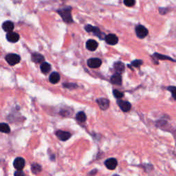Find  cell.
Returning <instances> with one entry per match:
<instances>
[{
  "label": "cell",
  "mask_w": 176,
  "mask_h": 176,
  "mask_svg": "<svg viewBox=\"0 0 176 176\" xmlns=\"http://www.w3.org/2000/svg\"><path fill=\"white\" fill-rule=\"evenodd\" d=\"M58 12L59 13L61 16L62 19H64L66 23H71V22H72L70 8H63L61 9V10H58Z\"/></svg>",
  "instance_id": "obj_1"
},
{
  "label": "cell",
  "mask_w": 176,
  "mask_h": 176,
  "mask_svg": "<svg viewBox=\"0 0 176 176\" xmlns=\"http://www.w3.org/2000/svg\"><path fill=\"white\" fill-rule=\"evenodd\" d=\"M6 60L9 65H15L20 62L21 57L16 54H8L6 56Z\"/></svg>",
  "instance_id": "obj_2"
},
{
  "label": "cell",
  "mask_w": 176,
  "mask_h": 176,
  "mask_svg": "<svg viewBox=\"0 0 176 176\" xmlns=\"http://www.w3.org/2000/svg\"><path fill=\"white\" fill-rule=\"evenodd\" d=\"M136 33L138 37L140 38V39H143V38L146 37L147 36L149 32L145 27L141 26V25H139V26H136Z\"/></svg>",
  "instance_id": "obj_3"
},
{
  "label": "cell",
  "mask_w": 176,
  "mask_h": 176,
  "mask_svg": "<svg viewBox=\"0 0 176 176\" xmlns=\"http://www.w3.org/2000/svg\"><path fill=\"white\" fill-rule=\"evenodd\" d=\"M102 64V61L98 58H92L87 61V65L91 68H98Z\"/></svg>",
  "instance_id": "obj_4"
},
{
  "label": "cell",
  "mask_w": 176,
  "mask_h": 176,
  "mask_svg": "<svg viewBox=\"0 0 176 176\" xmlns=\"http://www.w3.org/2000/svg\"><path fill=\"white\" fill-rule=\"evenodd\" d=\"M85 29L86 30L87 32L93 33L94 35H96L97 37H98L99 38H100V39H103L102 35H103V34L101 32L100 30H99L97 27H94V26H91V25H87V26L85 27Z\"/></svg>",
  "instance_id": "obj_5"
},
{
  "label": "cell",
  "mask_w": 176,
  "mask_h": 176,
  "mask_svg": "<svg viewBox=\"0 0 176 176\" xmlns=\"http://www.w3.org/2000/svg\"><path fill=\"white\" fill-rule=\"evenodd\" d=\"M25 164H26L25 160L23 158H20V157L17 158L15 160L14 162H13L14 167L18 171H21L24 167Z\"/></svg>",
  "instance_id": "obj_6"
},
{
  "label": "cell",
  "mask_w": 176,
  "mask_h": 176,
  "mask_svg": "<svg viewBox=\"0 0 176 176\" xmlns=\"http://www.w3.org/2000/svg\"><path fill=\"white\" fill-rule=\"evenodd\" d=\"M56 136L61 141H66L71 137V134L68 132H64V131L59 130L56 132Z\"/></svg>",
  "instance_id": "obj_7"
},
{
  "label": "cell",
  "mask_w": 176,
  "mask_h": 176,
  "mask_svg": "<svg viewBox=\"0 0 176 176\" xmlns=\"http://www.w3.org/2000/svg\"><path fill=\"white\" fill-rule=\"evenodd\" d=\"M105 165L109 170H114L118 165V162L115 158H109L105 162Z\"/></svg>",
  "instance_id": "obj_8"
},
{
  "label": "cell",
  "mask_w": 176,
  "mask_h": 176,
  "mask_svg": "<svg viewBox=\"0 0 176 176\" xmlns=\"http://www.w3.org/2000/svg\"><path fill=\"white\" fill-rule=\"evenodd\" d=\"M117 103H118L119 107H120L121 109L125 112H129L131 109V108H132V105H131L130 103L127 102V101L118 100Z\"/></svg>",
  "instance_id": "obj_9"
},
{
  "label": "cell",
  "mask_w": 176,
  "mask_h": 176,
  "mask_svg": "<svg viewBox=\"0 0 176 176\" xmlns=\"http://www.w3.org/2000/svg\"><path fill=\"white\" fill-rule=\"evenodd\" d=\"M96 102L102 110H106L109 107V101L107 98H99Z\"/></svg>",
  "instance_id": "obj_10"
},
{
  "label": "cell",
  "mask_w": 176,
  "mask_h": 176,
  "mask_svg": "<svg viewBox=\"0 0 176 176\" xmlns=\"http://www.w3.org/2000/svg\"><path fill=\"white\" fill-rule=\"evenodd\" d=\"M105 41L109 45H116L118 42V39L117 36L113 35V34H109V35L105 36Z\"/></svg>",
  "instance_id": "obj_11"
},
{
  "label": "cell",
  "mask_w": 176,
  "mask_h": 176,
  "mask_svg": "<svg viewBox=\"0 0 176 176\" xmlns=\"http://www.w3.org/2000/svg\"><path fill=\"white\" fill-rule=\"evenodd\" d=\"M6 39L11 43H16L19 39V35L16 33L10 32L6 35Z\"/></svg>",
  "instance_id": "obj_12"
},
{
  "label": "cell",
  "mask_w": 176,
  "mask_h": 176,
  "mask_svg": "<svg viewBox=\"0 0 176 176\" xmlns=\"http://www.w3.org/2000/svg\"><path fill=\"white\" fill-rule=\"evenodd\" d=\"M98 43L95 40L90 39L88 40L86 43V48L90 51H94L98 48Z\"/></svg>",
  "instance_id": "obj_13"
},
{
  "label": "cell",
  "mask_w": 176,
  "mask_h": 176,
  "mask_svg": "<svg viewBox=\"0 0 176 176\" xmlns=\"http://www.w3.org/2000/svg\"><path fill=\"white\" fill-rule=\"evenodd\" d=\"M2 28L7 33L12 32L13 29H14V24L12 21H6L2 24Z\"/></svg>",
  "instance_id": "obj_14"
},
{
  "label": "cell",
  "mask_w": 176,
  "mask_h": 176,
  "mask_svg": "<svg viewBox=\"0 0 176 176\" xmlns=\"http://www.w3.org/2000/svg\"><path fill=\"white\" fill-rule=\"evenodd\" d=\"M111 82L114 85H121L122 84V78L120 73L114 74L111 78Z\"/></svg>",
  "instance_id": "obj_15"
},
{
  "label": "cell",
  "mask_w": 176,
  "mask_h": 176,
  "mask_svg": "<svg viewBox=\"0 0 176 176\" xmlns=\"http://www.w3.org/2000/svg\"><path fill=\"white\" fill-rule=\"evenodd\" d=\"M49 81L50 82L53 83V84H56V83L59 82L60 75L57 72H53V73L50 74V76Z\"/></svg>",
  "instance_id": "obj_16"
},
{
  "label": "cell",
  "mask_w": 176,
  "mask_h": 176,
  "mask_svg": "<svg viewBox=\"0 0 176 176\" xmlns=\"http://www.w3.org/2000/svg\"><path fill=\"white\" fill-rule=\"evenodd\" d=\"M32 60L33 62L37 63V64H39V63H41L44 61V57L42 55H41L39 53H34L32 55Z\"/></svg>",
  "instance_id": "obj_17"
},
{
  "label": "cell",
  "mask_w": 176,
  "mask_h": 176,
  "mask_svg": "<svg viewBox=\"0 0 176 176\" xmlns=\"http://www.w3.org/2000/svg\"><path fill=\"white\" fill-rule=\"evenodd\" d=\"M41 70L44 74H47L51 70V65L50 64H49L48 63H43L41 65Z\"/></svg>",
  "instance_id": "obj_18"
},
{
  "label": "cell",
  "mask_w": 176,
  "mask_h": 176,
  "mask_svg": "<svg viewBox=\"0 0 176 176\" xmlns=\"http://www.w3.org/2000/svg\"><path fill=\"white\" fill-rule=\"evenodd\" d=\"M114 69L118 73H121L125 70V65L121 62H117L114 64Z\"/></svg>",
  "instance_id": "obj_19"
},
{
  "label": "cell",
  "mask_w": 176,
  "mask_h": 176,
  "mask_svg": "<svg viewBox=\"0 0 176 176\" xmlns=\"http://www.w3.org/2000/svg\"><path fill=\"white\" fill-rule=\"evenodd\" d=\"M76 118L78 122H81V123H84V122L86 121L87 116L84 112H78L77 114H76Z\"/></svg>",
  "instance_id": "obj_20"
},
{
  "label": "cell",
  "mask_w": 176,
  "mask_h": 176,
  "mask_svg": "<svg viewBox=\"0 0 176 176\" xmlns=\"http://www.w3.org/2000/svg\"><path fill=\"white\" fill-rule=\"evenodd\" d=\"M10 132V129L9 125L6 123H0V132L8 134Z\"/></svg>",
  "instance_id": "obj_21"
},
{
  "label": "cell",
  "mask_w": 176,
  "mask_h": 176,
  "mask_svg": "<svg viewBox=\"0 0 176 176\" xmlns=\"http://www.w3.org/2000/svg\"><path fill=\"white\" fill-rule=\"evenodd\" d=\"M42 170V167L39 164H33L32 165V171L35 174L40 173Z\"/></svg>",
  "instance_id": "obj_22"
},
{
  "label": "cell",
  "mask_w": 176,
  "mask_h": 176,
  "mask_svg": "<svg viewBox=\"0 0 176 176\" xmlns=\"http://www.w3.org/2000/svg\"><path fill=\"white\" fill-rule=\"evenodd\" d=\"M167 89L171 92L173 98H174L175 100H176V87H173V86L169 87L167 88Z\"/></svg>",
  "instance_id": "obj_23"
},
{
  "label": "cell",
  "mask_w": 176,
  "mask_h": 176,
  "mask_svg": "<svg viewBox=\"0 0 176 176\" xmlns=\"http://www.w3.org/2000/svg\"><path fill=\"white\" fill-rule=\"evenodd\" d=\"M136 3V0H124V4L128 7L133 6Z\"/></svg>",
  "instance_id": "obj_24"
},
{
  "label": "cell",
  "mask_w": 176,
  "mask_h": 176,
  "mask_svg": "<svg viewBox=\"0 0 176 176\" xmlns=\"http://www.w3.org/2000/svg\"><path fill=\"white\" fill-rule=\"evenodd\" d=\"M113 94H114V96L116 97V98H121L123 96V94L121 92H120V91H118V90H116V89H115V90H114V91H113Z\"/></svg>",
  "instance_id": "obj_25"
},
{
  "label": "cell",
  "mask_w": 176,
  "mask_h": 176,
  "mask_svg": "<svg viewBox=\"0 0 176 176\" xmlns=\"http://www.w3.org/2000/svg\"><path fill=\"white\" fill-rule=\"evenodd\" d=\"M155 56H157V57H158L159 58H161V59H164V58H167V59H169L171 61H174V60L172 59L171 58H169L168 56H163L162 55H158V54H155Z\"/></svg>",
  "instance_id": "obj_26"
},
{
  "label": "cell",
  "mask_w": 176,
  "mask_h": 176,
  "mask_svg": "<svg viewBox=\"0 0 176 176\" xmlns=\"http://www.w3.org/2000/svg\"><path fill=\"white\" fill-rule=\"evenodd\" d=\"M142 64H143V61H142L141 60H136L132 63V65H134V67H139L141 65H142Z\"/></svg>",
  "instance_id": "obj_27"
},
{
  "label": "cell",
  "mask_w": 176,
  "mask_h": 176,
  "mask_svg": "<svg viewBox=\"0 0 176 176\" xmlns=\"http://www.w3.org/2000/svg\"><path fill=\"white\" fill-rule=\"evenodd\" d=\"M15 175H24V173L23 172H21V171H17V172H15Z\"/></svg>",
  "instance_id": "obj_28"
}]
</instances>
